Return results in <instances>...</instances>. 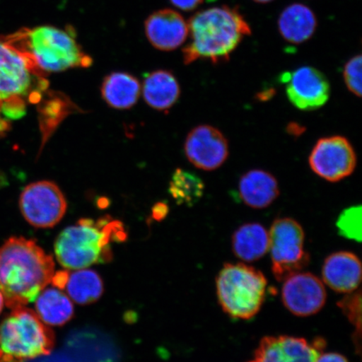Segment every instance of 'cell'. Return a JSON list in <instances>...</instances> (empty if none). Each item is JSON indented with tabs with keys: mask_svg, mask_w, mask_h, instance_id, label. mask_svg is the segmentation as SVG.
Segmentation results:
<instances>
[{
	"mask_svg": "<svg viewBox=\"0 0 362 362\" xmlns=\"http://www.w3.org/2000/svg\"><path fill=\"white\" fill-rule=\"evenodd\" d=\"M54 274L52 257L33 240L11 238L0 247V292L11 309L35 301Z\"/></svg>",
	"mask_w": 362,
	"mask_h": 362,
	"instance_id": "cell-1",
	"label": "cell"
},
{
	"mask_svg": "<svg viewBox=\"0 0 362 362\" xmlns=\"http://www.w3.org/2000/svg\"><path fill=\"white\" fill-rule=\"evenodd\" d=\"M188 30L191 42L183 49L187 65L200 59L214 64L228 61L244 36L252 33L238 8L226 6L197 13L189 20Z\"/></svg>",
	"mask_w": 362,
	"mask_h": 362,
	"instance_id": "cell-2",
	"label": "cell"
},
{
	"mask_svg": "<svg viewBox=\"0 0 362 362\" xmlns=\"http://www.w3.org/2000/svg\"><path fill=\"white\" fill-rule=\"evenodd\" d=\"M126 238L119 221L103 217L81 219L63 230L55 243L57 259L63 268L81 269L112 259V244Z\"/></svg>",
	"mask_w": 362,
	"mask_h": 362,
	"instance_id": "cell-3",
	"label": "cell"
},
{
	"mask_svg": "<svg viewBox=\"0 0 362 362\" xmlns=\"http://www.w3.org/2000/svg\"><path fill=\"white\" fill-rule=\"evenodd\" d=\"M3 38L33 59L45 74L93 64V59L83 51L69 28L49 25L23 28Z\"/></svg>",
	"mask_w": 362,
	"mask_h": 362,
	"instance_id": "cell-4",
	"label": "cell"
},
{
	"mask_svg": "<svg viewBox=\"0 0 362 362\" xmlns=\"http://www.w3.org/2000/svg\"><path fill=\"white\" fill-rule=\"evenodd\" d=\"M44 75L33 59L0 36V119L25 115L27 104L37 101L47 87Z\"/></svg>",
	"mask_w": 362,
	"mask_h": 362,
	"instance_id": "cell-5",
	"label": "cell"
},
{
	"mask_svg": "<svg viewBox=\"0 0 362 362\" xmlns=\"http://www.w3.org/2000/svg\"><path fill=\"white\" fill-rule=\"evenodd\" d=\"M55 334L25 306L13 309L0 325V362L25 361L51 354Z\"/></svg>",
	"mask_w": 362,
	"mask_h": 362,
	"instance_id": "cell-6",
	"label": "cell"
},
{
	"mask_svg": "<svg viewBox=\"0 0 362 362\" xmlns=\"http://www.w3.org/2000/svg\"><path fill=\"white\" fill-rule=\"evenodd\" d=\"M267 279L261 271L244 264H226L216 277L221 309L234 319L250 320L264 305Z\"/></svg>",
	"mask_w": 362,
	"mask_h": 362,
	"instance_id": "cell-7",
	"label": "cell"
},
{
	"mask_svg": "<svg viewBox=\"0 0 362 362\" xmlns=\"http://www.w3.org/2000/svg\"><path fill=\"white\" fill-rule=\"evenodd\" d=\"M269 234L272 271L278 281L310 264V255L305 251L304 229L297 221L288 217L275 220Z\"/></svg>",
	"mask_w": 362,
	"mask_h": 362,
	"instance_id": "cell-8",
	"label": "cell"
},
{
	"mask_svg": "<svg viewBox=\"0 0 362 362\" xmlns=\"http://www.w3.org/2000/svg\"><path fill=\"white\" fill-rule=\"evenodd\" d=\"M20 205L25 220L38 228L56 226L65 216L67 208L60 188L45 180L27 185L21 193Z\"/></svg>",
	"mask_w": 362,
	"mask_h": 362,
	"instance_id": "cell-9",
	"label": "cell"
},
{
	"mask_svg": "<svg viewBox=\"0 0 362 362\" xmlns=\"http://www.w3.org/2000/svg\"><path fill=\"white\" fill-rule=\"evenodd\" d=\"M356 161L349 140L339 135L319 139L309 158L314 173L329 182H338L350 176L356 169Z\"/></svg>",
	"mask_w": 362,
	"mask_h": 362,
	"instance_id": "cell-10",
	"label": "cell"
},
{
	"mask_svg": "<svg viewBox=\"0 0 362 362\" xmlns=\"http://www.w3.org/2000/svg\"><path fill=\"white\" fill-rule=\"evenodd\" d=\"M286 83L289 102L302 111L319 110L327 103L330 85L322 72L312 66H302L282 76Z\"/></svg>",
	"mask_w": 362,
	"mask_h": 362,
	"instance_id": "cell-11",
	"label": "cell"
},
{
	"mask_svg": "<svg viewBox=\"0 0 362 362\" xmlns=\"http://www.w3.org/2000/svg\"><path fill=\"white\" fill-rule=\"evenodd\" d=\"M282 300L288 311L296 316L318 313L327 302V291L315 275L298 272L284 280Z\"/></svg>",
	"mask_w": 362,
	"mask_h": 362,
	"instance_id": "cell-12",
	"label": "cell"
},
{
	"mask_svg": "<svg viewBox=\"0 0 362 362\" xmlns=\"http://www.w3.org/2000/svg\"><path fill=\"white\" fill-rule=\"evenodd\" d=\"M185 153L197 168L215 170L224 164L229 156L228 139L219 129L211 125H200L189 133Z\"/></svg>",
	"mask_w": 362,
	"mask_h": 362,
	"instance_id": "cell-13",
	"label": "cell"
},
{
	"mask_svg": "<svg viewBox=\"0 0 362 362\" xmlns=\"http://www.w3.org/2000/svg\"><path fill=\"white\" fill-rule=\"evenodd\" d=\"M325 344L322 339L310 343L303 338L266 337L262 339L253 358L247 362H315L322 353Z\"/></svg>",
	"mask_w": 362,
	"mask_h": 362,
	"instance_id": "cell-14",
	"label": "cell"
},
{
	"mask_svg": "<svg viewBox=\"0 0 362 362\" xmlns=\"http://www.w3.org/2000/svg\"><path fill=\"white\" fill-rule=\"evenodd\" d=\"M146 33L153 47L161 51H173L187 40L188 23L178 12L165 8L148 18Z\"/></svg>",
	"mask_w": 362,
	"mask_h": 362,
	"instance_id": "cell-15",
	"label": "cell"
},
{
	"mask_svg": "<svg viewBox=\"0 0 362 362\" xmlns=\"http://www.w3.org/2000/svg\"><path fill=\"white\" fill-rule=\"evenodd\" d=\"M324 282L332 291L351 293L358 288L361 280V264L354 253L341 251L332 253L325 260Z\"/></svg>",
	"mask_w": 362,
	"mask_h": 362,
	"instance_id": "cell-16",
	"label": "cell"
},
{
	"mask_svg": "<svg viewBox=\"0 0 362 362\" xmlns=\"http://www.w3.org/2000/svg\"><path fill=\"white\" fill-rule=\"evenodd\" d=\"M240 197L253 209H264L279 196L277 180L268 171L252 170L244 174L238 184Z\"/></svg>",
	"mask_w": 362,
	"mask_h": 362,
	"instance_id": "cell-17",
	"label": "cell"
},
{
	"mask_svg": "<svg viewBox=\"0 0 362 362\" xmlns=\"http://www.w3.org/2000/svg\"><path fill=\"white\" fill-rule=\"evenodd\" d=\"M279 30L282 37L292 44H302L315 33V13L303 4H293L285 8L279 18Z\"/></svg>",
	"mask_w": 362,
	"mask_h": 362,
	"instance_id": "cell-18",
	"label": "cell"
},
{
	"mask_svg": "<svg viewBox=\"0 0 362 362\" xmlns=\"http://www.w3.org/2000/svg\"><path fill=\"white\" fill-rule=\"evenodd\" d=\"M234 255L244 262L259 260L269 249V234L264 226L251 223L243 224L233 233Z\"/></svg>",
	"mask_w": 362,
	"mask_h": 362,
	"instance_id": "cell-19",
	"label": "cell"
},
{
	"mask_svg": "<svg viewBox=\"0 0 362 362\" xmlns=\"http://www.w3.org/2000/svg\"><path fill=\"white\" fill-rule=\"evenodd\" d=\"M143 95L149 106L157 110H167L177 102L180 85L171 72L153 71L144 81Z\"/></svg>",
	"mask_w": 362,
	"mask_h": 362,
	"instance_id": "cell-20",
	"label": "cell"
},
{
	"mask_svg": "<svg viewBox=\"0 0 362 362\" xmlns=\"http://www.w3.org/2000/svg\"><path fill=\"white\" fill-rule=\"evenodd\" d=\"M139 81L124 72H113L106 76L102 85V96L112 107L128 110L137 103L140 95Z\"/></svg>",
	"mask_w": 362,
	"mask_h": 362,
	"instance_id": "cell-21",
	"label": "cell"
},
{
	"mask_svg": "<svg viewBox=\"0 0 362 362\" xmlns=\"http://www.w3.org/2000/svg\"><path fill=\"white\" fill-rule=\"evenodd\" d=\"M35 313L45 325H62L74 316L71 298L57 288H45L35 298Z\"/></svg>",
	"mask_w": 362,
	"mask_h": 362,
	"instance_id": "cell-22",
	"label": "cell"
},
{
	"mask_svg": "<svg viewBox=\"0 0 362 362\" xmlns=\"http://www.w3.org/2000/svg\"><path fill=\"white\" fill-rule=\"evenodd\" d=\"M65 288L71 300L79 305L97 301L103 292L100 276L93 270L85 269L69 274Z\"/></svg>",
	"mask_w": 362,
	"mask_h": 362,
	"instance_id": "cell-23",
	"label": "cell"
},
{
	"mask_svg": "<svg viewBox=\"0 0 362 362\" xmlns=\"http://www.w3.org/2000/svg\"><path fill=\"white\" fill-rule=\"evenodd\" d=\"M204 191L202 180L192 172L177 169L172 176L169 192L178 204L192 206L201 200Z\"/></svg>",
	"mask_w": 362,
	"mask_h": 362,
	"instance_id": "cell-24",
	"label": "cell"
},
{
	"mask_svg": "<svg viewBox=\"0 0 362 362\" xmlns=\"http://www.w3.org/2000/svg\"><path fill=\"white\" fill-rule=\"evenodd\" d=\"M339 233L354 241H361V206H351L343 211L337 221Z\"/></svg>",
	"mask_w": 362,
	"mask_h": 362,
	"instance_id": "cell-25",
	"label": "cell"
},
{
	"mask_svg": "<svg viewBox=\"0 0 362 362\" xmlns=\"http://www.w3.org/2000/svg\"><path fill=\"white\" fill-rule=\"evenodd\" d=\"M361 55L350 59L344 67V80L350 92L356 97H361Z\"/></svg>",
	"mask_w": 362,
	"mask_h": 362,
	"instance_id": "cell-26",
	"label": "cell"
},
{
	"mask_svg": "<svg viewBox=\"0 0 362 362\" xmlns=\"http://www.w3.org/2000/svg\"><path fill=\"white\" fill-rule=\"evenodd\" d=\"M361 291L346 296L339 303L343 313L347 317L350 322L354 325L359 336L361 334Z\"/></svg>",
	"mask_w": 362,
	"mask_h": 362,
	"instance_id": "cell-27",
	"label": "cell"
},
{
	"mask_svg": "<svg viewBox=\"0 0 362 362\" xmlns=\"http://www.w3.org/2000/svg\"><path fill=\"white\" fill-rule=\"evenodd\" d=\"M173 6L185 11H193L206 0H170Z\"/></svg>",
	"mask_w": 362,
	"mask_h": 362,
	"instance_id": "cell-28",
	"label": "cell"
},
{
	"mask_svg": "<svg viewBox=\"0 0 362 362\" xmlns=\"http://www.w3.org/2000/svg\"><path fill=\"white\" fill-rule=\"evenodd\" d=\"M315 362H349L345 356L339 353H321Z\"/></svg>",
	"mask_w": 362,
	"mask_h": 362,
	"instance_id": "cell-29",
	"label": "cell"
},
{
	"mask_svg": "<svg viewBox=\"0 0 362 362\" xmlns=\"http://www.w3.org/2000/svg\"><path fill=\"white\" fill-rule=\"evenodd\" d=\"M69 274V272L67 271H60L54 274L52 279L54 287L61 289L65 288Z\"/></svg>",
	"mask_w": 362,
	"mask_h": 362,
	"instance_id": "cell-30",
	"label": "cell"
},
{
	"mask_svg": "<svg viewBox=\"0 0 362 362\" xmlns=\"http://www.w3.org/2000/svg\"><path fill=\"white\" fill-rule=\"evenodd\" d=\"M4 304V298L2 293L0 292V313H1V311L3 310Z\"/></svg>",
	"mask_w": 362,
	"mask_h": 362,
	"instance_id": "cell-31",
	"label": "cell"
},
{
	"mask_svg": "<svg viewBox=\"0 0 362 362\" xmlns=\"http://www.w3.org/2000/svg\"><path fill=\"white\" fill-rule=\"evenodd\" d=\"M253 1H255L257 3H260V4H266V3H269L271 1H273V0H253Z\"/></svg>",
	"mask_w": 362,
	"mask_h": 362,
	"instance_id": "cell-32",
	"label": "cell"
}]
</instances>
